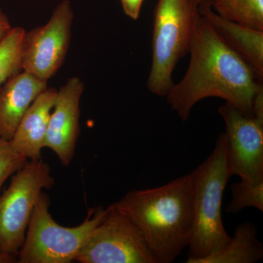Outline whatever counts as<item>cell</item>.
Returning a JSON list of instances; mask_svg holds the SVG:
<instances>
[{
	"label": "cell",
	"mask_w": 263,
	"mask_h": 263,
	"mask_svg": "<svg viewBox=\"0 0 263 263\" xmlns=\"http://www.w3.org/2000/svg\"><path fill=\"white\" fill-rule=\"evenodd\" d=\"M57 90L46 88L31 104L21 119L10 143L28 160L42 159L48 122L56 100Z\"/></svg>",
	"instance_id": "13"
},
{
	"label": "cell",
	"mask_w": 263,
	"mask_h": 263,
	"mask_svg": "<svg viewBox=\"0 0 263 263\" xmlns=\"http://www.w3.org/2000/svg\"><path fill=\"white\" fill-rule=\"evenodd\" d=\"M73 18L70 2L63 0L47 23L24 33L22 70L46 82L58 72L68 51Z\"/></svg>",
	"instance_id": "8"
},
{
	"label": "cell",
	"mask_w": 263,
	"mask_h": 263,
	"mask_svg": "<svg viewBox=\"0 0 263 263\" xmlns=\"http://www.w3.org/2000/svg\"><path fill=\"white\" fill-rule=\"evenodd\" d=\"M81 263H157L136 226L110 205L76 259Z\"/></svg>",
	"instance_id": "7"
},
{
	"label": "cell",
	"mask_w": 263,
	"mask_h": 263,
	"mask_svg": "<svg viewBox=\"0 0 263 263\" xmlns=\"http://www.w3.org/2000/svg\"><path fill=\"white\" fill-rule=\"evenodd\" d=\"M25 32L22 27H13L0 43V86L22 70V49Z\"/></svg>",
	"instance_id": "16"
},
{
	"label": "cell",
	"mask_w": 263,
	"mask_h": 263,
	"mask_svg": "<svg viewBox=\"0 0 263 263\" xmlns=\"http://www.w3.org/2000/svg\"><path fill=\"white\" fill-rule=\"evenodd\" d=\"M199 6L193 0H158L154 12L152 67L147 88L167 96L176 65L190 51Z\"/></svg>",
	"instance_id": "4"
},
{
	"label": "cell",
	"mask_w": 263,
	"mask_h": 263,
	"mask_svg": "<svg viewBox=\"0 0 263 263\" xmlns=\"http://www.w3.org/2000/svg\"><path fill=\"white\" fill-rule=\"evenodd\" d=\"M84 89L81 79L70 78L57 90L48 122L44 148L53 151L65 167L73 160L80 136V103Z\"/></svg>",
	"instance_id": "10"
},
{
	"label": "cell",
	"mask_w": 263,
	"mask_h": 263,
	"mask_svg": "<svg viewBox=\"0 0 263 263\" xmlns=\"http://www.w3.org/2000/svg\"><path fill=\"white\" fill-rule=\"evenodd\" d=\"M210 5L222 18L263 31V0H210Z\"/></svg>",
	"instance_id": "15"
},
{
	"label": "cell",
	"mask_w": 263,
	"mask_h": 263,
	"mask_svg": "<svg viewBox=\"0 0 263 263\" xmlns=\"http://www.w3.org/2000/svg\"><path fill=\"white\" fill-rule=\"evenodd\" d=\"M224 133L209 157L191 172L193 220L186 263H197L220 250L231 236L221 217L223 194L231 175Z\"/></svg>",
	"instance_id": "3"
},
{
	"label": "cell",
	"mask_w": 263,
	"mask_h": 263,
	"mask_svg": "<svg viewBox=\"0 0 263 263\" xmlns=\"http://www.w3.org/2000/svg\"><path fill=\"white\" fill-rule=\"evenodd\" d=\"M136 226L157 263H171L188 247L193 220L191 173L162 186L133 190L112 204Z\"/></svg>",
	"instance_id": "2"
},
{
	"label": "cell",
	"mask_w": 263,
	"mask_h": 263,
	"mask_svg": "<svg viewBox=\"0 0 263 263\" xmlns=\"http://www.w3.org/2000/svg\"><path fill=\"white\" fill-rule=\"evenodd\" d=\"M205 1H207V0H193L194 3L198 5V6L201 5L202 3H205Z\"/></svg>",
	"instance_id": "22"
},
{
	"label": "cell",
	"mask_w": 263,
	"mask_h": 263,
	"mask_svg": "<svg viewBox=\"0 0 263 263\" xmlns=\"http://www.w3.org/2000/svg\"><path fill=\"white\" fill-rule=\"evenodd\" d=\"M49 197L41 193L33 212L23 245L17 256L19 263H70L84 247L107 209H91L79 226L64 227L53 219Z\"/></svg>",
	"instance_id": "5"
},
{
	"label": "cell",
	"mask_w": 263,
	"mask_h": 263,
	"mask_svg": "<svg viewBox=\"0 0 263 263\" xmlns=\"http://www.w3.org/2000/svg\"><path fill=\"white\" fill-rule=\"evenodd\" d=\"M12 28L13 27H11L9 18L4 12L0 9V43L8 35Z\"/></svg>",
	"instance_id": "20"
},
{
	"label": "cell",
	"mask_w": 263,
	"mask_h": 263,
	"mask_svg": "<svg viewBox=\"0 0 263 263\" xmlns=\"http://www.w3.org/2000/svg\"><path fill=\"white\" fill-rule=\"evenodd\" d=\"M54 184L50 166L42 159L28 161L11 176L0 194V252L17 259L38 199Z\"/></svg>",
	"instance_id": "6"
},
{
	"label": "cell",
	"mask_w": 263,
	"mask_h": 263,
	"mask_svg": "<svg viewBox=\"0 0 263 263\" xmlns=\"http://www.w3.org/2000/svg\"><path fill=\"white\" fill-rule=\"evenodd\" d=\"M199 13L221 41L249 66L257 79L262 82L263 31L219 16L211 8L210 0L199 5Z\"/></svg>",
	"instance_id": "11"
},
{
	"label": "cell",
	"mask_w": 263,
	"mask_h": 263,
	"mask_svg": "<svg viewBox=\"0 0 263 263\" xmlns=\"http://www.w3.org/2000/svg\"><path fill=\"white\" fill-rule=\"evenodd\" d=\"M186 74L174 84L166 98L174 111L186 122L193 107L209 98H221L249 117L262 82L236 53L221 41L199 13L190 51Z\"/></svg>",
	"instance_id": "1"
},
{
	"label": "cell",
	"mask_w": 263,
	"mask_h": 263,
	"mask_svg": "<svg viewBox=\"0 0 263 263\" xmlns=\"http://www.w3.org/2000/svg\"><path fill=\"white\" fill-rule=\"evenodd\" d=\"M124 13L133 20L138 19L144 0H120Z\"/></svg>",
	"instance_id": "19"
},
{
	"label": "cell",
	"mask_w": 263,
	"mask_h": 263,
	"mask_svg": "<svg viewBox=\"0 0 263 263\" xmlns=\"http://www.w3.org/2000/svg\"><path fill=\"white\" fill-rule=\"evenodd\" d=\"M218 111L226 124L230 175L251 183L263 182V121L247 117L227 103Z\"/></svg>",
	"instance_id": "9"
},
{
	"label": "cell",
	"mask_w": 263,
	"mask_h": 263,
	"mask_svg": "<svg viewBox=\"0 0 263 263\" xmlns=\"http://www.w3.org/2000/svg\"><path fill=\"white\" fill-rule=\"evenodd\" d=\"M258 230L252 222L240 224L222 249L197 263H256L263 259V246Z\"/></svg>",
	"instance_id": "14"
},
{
	"label": "cell",
	"mask_w": 263,
	"mask_h": 263,
	"mask_svg": "<svg viewBox=\"0 0 263 263\" xmlns=\"http://www.w3.org/2000/svg\"><path fill=\"white\" fill-rule=\"evenodd\" d=\"M6 256H5L4 254L1 253V252H0V263H5L6 262Z\"/></svg>",
	"instance_id": "21"
},
{
	"label": "cell",
	"mask_w": 263,
	"mask_h": 263,
	"mask_svg": "<svg viewBox=\"0 0 263 263\" xmlns=\"http://www.w3.org/2000/svg\"><path fill=\"white\" fill-rule=\"evenodd\" d=\"M231 201L227 206V212L238 214L247 208H255L263 212V182L251 183L240 180L230 186Z\"/></svg>",
	"instance_id": "17"
},
{
	"label": "cell",
	"mask_w": 263,
	"mask_h": 263,
	"mask_svg": "<svg viewBox=\"0 0 263 263\" xmlns=\"http://www.w3.org/2000/svg\"><path fill=\"white\" fill-rule=\"evenodd\" d=\"M47 83L24 71L0 86V136L11 139L24 114L48 87Z\"/></svg>",
	"instance_id": "12"
},
{
	"label": "cell",
	"mask_w": 263,
	"mask_h": 263,
	"mask_svg": "<svg viewBox=\"0 0 263 263\" xmlns=\"http://www.w3.org/2000/svg\"><path fill=\"white\" fill-rule=\"evenodd\" d=\"M28 162L13 148L9 140L0 136V194L7 180Z\"/></svg>",
	"instance_id": "18"
}]
</instances>
